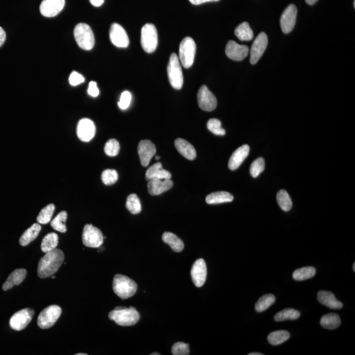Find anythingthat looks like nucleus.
<instances>
[{
	"instance_id": "nucleus-42",
	"label": "nucleus",
	"mask_w": 355,
	"mask_h": 355,
	"mask_svg": "<svg viewBox=\"0 0 355 355\" xmlns=\"http://www.w3.org/2000/svg\"><path fill=\"white\" fill-rule=\"evenodd\" d=\"M119 175L116 170L114 169H107L104 170L102 174L103 183L106 186L113 185L118 181Z\"/></svg>"
},
{
	"instance_id": "nucleus-35",
	"label": "nucleus",
	"mask_w": 355,
	"mask_h": 355,
	"mask_svg": "<svg viewBox=\"0 0 355 355\" xmlns=\"http://www.w3.org/2000/svg\"><path fill=\"white\" fill-rule=\"evenodd\" d=\"M67 219V213L66 211H62L55 219L51 222V226L54 230L60 231V232L65 233L67 231V227L65 225Z\"/></svg>"
},
{
	"instance_id": "nucleus-23",
	"label": "nucleus",
	"mask_w": 355,
	"mask_h": 355,
	"mask_svg": "<svg viewBox=\"0 0 355 355\" xmlns=\"http://www.w3.org/2000/svg\"><path fill=\"white\" fill-rule=\"evenodd\" d=\"M319 302L332 309H340L343 307L342 303L339 302L334 294L330 291H320L318 293Z\"/></svg>"
},
{
	"instance_id": "nucleus-31",
	"label": "nucleus",
	"mask_w": 355,
	"mask_h": 355,
	"mask_svg": "<svg viewBox=\"0 0 355 355\" xmlns=\"http://www.w3.org/2000/svg\"><path fill=\"white\" fill-rule=\"evenodd\" d=\"M59 242V238L55 233H49L42 240L41 249L44 253H46L53 251L57 248Z\"/></svg>"
},
{
	"instance_id": "nucleus-1",
	"label": "nucleus",
	"mask_w": 355,
	"mask_h": 355,
	"mask_svg": "<svg viewBox=\"0 0 355 355\" xmlns=\"http://www.w3.org/2000/svg\"><path fill=\"white\" fill-rule=\"evenodd\" d=\"M64 254L62 250L55 249L45 254L40 260L38 267V275L44 279L51 277L62 266L64 260Z\"/></svg>"
},
{
	"instance_id": "nucleus-14",
	"label": "nucleus",
	"mask_w": 355,
	"mask_h": 355,
	"mask_svg": "<svg viewBox=\"0 0 355 355\" xmlns=\"http://www.w3.org/2000/svg\"><path fill=\"white\" fill-rule=\"evenodd\" d=\"M298 9L293 4L289 5L283 12L280 18V25L282 32L291 33L295 25Z\"/></svg>"
},
{
	"instance_id": "nucleus-53",
	"label": "nucleus",
	"mask_w": 355,
	"mask_h": 355,
	"mask_svg": "<svg viewBox=\"0 0 355 355\" xmlns=\"http://www.w3.org/2000/svg\"><path fill=\"white\" fill-rule=\"evenodd\" d=\"M161 354L157 353V352H155V353H152V355H160Z\"/></svg>"
},
{
	"instance_id": "nucleus-28",
	"label": "nucleus",
	"mask_w": 355,
	"mask_h": 355,
	"mask_svg": "<svg viewBox=\"0 0 355 355\" xmlns=\"http://www.w3.org/2000/svg\"><path fill=\"white\" fill-rule=\"evenodd\" d=\"M233 200V195L226 192L212 193L206 197V203L210 204L228 203Z\"/></svg>"
},
{
	"instance_id": "nucleus-32",
	"label": "nucleus",
	"mask_w": 355,
	"mask_h": 355,
	"mask_svg": "<svg viewBox=\"0 0 355 355\" xmlns=\"http://www.w3.org/2000/svg\"><path fill=\"white\" fill-rule=\"evenodd\" d=\"M290 338V334L285 330H278V331L271 332L269 335L268 341L271 345H278L288 340Z\"/></svg>"
},
{
	"instance_id": "nucleus-5",
	"label": "nucleus",
	"mask_w": 355,
	"mask_h": 355,
	"mask_svg": "<svg viewBox=\"0 0 355 355\" xmlns=\"http://www.w3.org/2000/svg\"><path fill=\"white\" fill-rule=\"evenodd\" d=\"M168 80L176 90H181L184 84V76L181 62L176 53H172L167 67Z\"/></svg>"
},
{
	"instance_id": "nucleus-30",
	"label": "nucleus",
	"mask_w": 355,
	"mask_h": 355,
	"mask_svg": "<svg viewBox=\"0 0 355 355\" xmlns=\"http://www.w3.org/2000/svg\"><path fill=\"white\" fill-rule=\"evenodd\" d=\"M320 324L323 329H336L341 324V319L338 314L336 313L325 314L320 319Z\"/></svg>"
},
{
	"instance_id": "nucleus-34",
	"label": "nucleus",
	"mask_w": 355,
	"mask_h": 355,
	"mask_svg": "<svg viewBox=\"0 0 355 355\" xmlns=\"http://www.w3.org/2000/svg\"><path fill=\"white\" fill-rule=\"evenodd\" d=\"M300 317V312L293 309H285L278 312L275 316L276 322L287 320H295Z\"/></svg>"
},
{
	"instance_id": "nucleus-26",
	"label": "nucleus",
	"mask_w": 355,
	"mask_h": 355,
	"mask_svg": "<svg viewBox=\"0 0 355 355\" xmlns=\"http://www.w3.org/2000/svg\"><path fill=\"white\" fill-rule=\"evenodd\" d=\"M41 229V226L40 225L39 223L33 224L32 226L27 229L23 234L21 235L19 240L20 245L23 247L28 246L38 237Z\"/></svg>"
},
{
	"instance_id": "nucleus-2",
	"label": "nucleus",
	"mask_w": 355,
	"mask_h": 355,
	"mask_svg": "<svg viewBox=\"0 0 355 355\" xmlns=\"http://www.w3.org/2000/svg\"><path fill=\"white\" fill-rule=\"evenodd\" d=\"M140 314L134 307H116L109 314V318L121 327H131L140 320Z\"/></svg>"
},
{
	"instance_id": "nucleus-52",
	"label": "nucleus",
	"mask_w": 355,
	"mask_h": 355,
	"mask_svg": "<svg viewBox=\"0 0 355 355\" xmlns=\"http://www.w3.org/2000/svg\"><path fill=\"white\" fill-rule=\"evenodd\" d=\"M249 355H262V353H260V352H251Z\"/></svg>"
},
{
	"instance_id": "nucleus-18",
	"label": "nucleus",
	"mask_w": 355,
	"mask_h": 355,
	"mask_svg": "<svg viewBox=\"0 0 355 355\" xmlns=\"http://www.w3.org/2000/svg\"><path fill=\"white\" fill-rule=\"evenodd\" d=\"M65 0H43L40 6L41 14L46 17H53L64 8Z\"/></svg>"
},
{
	"instance_id": "nucleus-16",
	"label": "nucleus",
	"mask_w": 355,
	"mask_h": 355,
	"mask_svg": "<svg viewBox=\"0 0 355 355\" xmlns=\"http://www.w3.org/2000/svg\"><path fill=\"white\" fill-rule=\"evenodd\" d=\"M138 152L141 165L147 167L153 157L156 154V147L150 140H141L139 143Z\"/></svg>"
},
{
	"instance_id": "nucleus-3",
	"label": "nucleus",
	"mask_w": 355,
	"mask_h": 355,
	"mask_svg": "<svg viewBox=\"0 0 355 355\" xmlns=\"http://www.w3.org/2000/svg\"><path fill=\"white\" fill-rule=\"evenodd\" d=\"M136 283L127 276L116 275L114 277L113 289L114 293L122 300L133 296L137 291Z\"/></svg>"
},
{
	"instance_id": "nucleus-40",
	"label": "nucleus",
	"mask_w": 355,
	"mask_h": 355,
	"mask_svg": "<svg viewBox=\"0 0 355 355\" xmlns=\"http://www.w3.org/2000/svg\"><path fill=\"white\" fill-rule=\"evenodd\" d=\"M208 129L212 133L217 136H224L226 134L225 130L222 129L221 121L217 119H211L206 125Z\"/></svg>"
},
{
	"instance_id": "nucleus-41",
	"label": "nucleus",
	"mask_w": 355,
	"mask_h": 355,
	"mask_svg": "<svg viewBox=\"0 0 355 355\" xmlns=\"http://www.w3.org/2000/svg\"><path fill=\"white\" fill-rule=\"evenodd\" d=\"M120 151V144L115 139H111L105 143L104 152L107 156L109 157H115Z\"/></svg>"
},
{
	"instance_id": "nucleus-4",
	"label": "nucleus",
	"mask_w": 355,
	"mask_h": 355,
	"mask_svg": "<svg viewBox=\"0 0 355 355\" xmlns=\"http://www.w3.org/2000/svg\"><path fill=\"white\" fill-rule=\"evenodd\" d=\"M76 43L84 50H91L95 44V38L91 27L86 23H79L74 30Z\"/></svg>"
},
{
	"instance_id": "nucleus-17",
	"label": "nucleus",
	"mask_w": 355,
	"mask_h": 355,
	"mask_svg": "<svg viewBox=\"0 0 355 355\" xmlns=\"http://www.w3.org/2000/svg\"><path fill=\"white\" fill-rule=\"evenodd\" d=\"M225 52L227 57L230 60L240 62L248 55L249 49L245 45L238 44L237 42L230 40L226 44Z\"/></svg>"
},
{
	"instance_id": "nucleus-21",
	"label": "nucleus",
	"mask_w": 355,
	"mask_h": 355,
	"mask_svg": "<svg viewBox=\"0 0 355 355\" xmlns=\"http://www.w3.org/2000/svg\"><path fill=\"white\" fill-rule=\"evenodd\" d=\"M249 151H250V147L248 145H242L235 150L231 155L230 160H229L228 168L231 170L238 169L245 159L248 157Z\"/></svg>"
},
{
	"instance_id": "nucleus-13",
	"label": "nucleus",
	"mask_w": 355,
	"mask_h": 355,
	"mask_svg": "<svg viewBox=\"0 0 355 355\" xmlns=\"http://www.w3.org/2000/svg\"><path fill=\"white\" fill-rule=\"evenodd\" d=\"M268 46V37L265 33H260L256 39L254 40L251 49L250 62L255 65L259 61L263 55L267 47Z\"/></svg>"
},
{
	"instance_id": "nucleus-55",
	"label": "nucleus",
	"mask_w": 355,
	"mask_h": 355,
	"mask_svg": "<svg viewBox=\"0 0 355 355\" xmlns=\"http://www.w3.org/2000/svg\"><path fill=\"white\" fill-rule=\"evenodd\" d=\"M77 355H86V354H84V353H78Z\"/></svg>"
},
{
	"instance_id": "nucleus-20",
	"label": "nucleus",
	"mask_w": 355,
	"mask_h": 355,
	"mask_svg": "<svg viewBox=\"0 0 355 355\" xmlns=\"http://www.w3.org/2000/svg\"><path fill=\"white\" fill-rule=\"evenodd\" d=\"M173 185L170 179H153L148 182V192L150 195H159L170 190Z\"/></svg>"
},
{
	"instance_id": "nucleus-36",
	"label": "nucleus",
	"mask_w": 355,
	"mask_h": 355,
	"mask_svg": "<svg viewBox=\"0 0 355 355\" xmlns=\"http://www.w3.org/2000/svg\"><path fill=\"white\" fill-rule=\"evenodd\" d=\"M275 297L273 294H266L258 300L255 304V310L258 312H262L268 309L275 303Z\"/></svg>"
},
{
	"instance_id": "nucleus-29",
	"label": "nucleus",
	"mask_w": 355,
	"mask_h": 355,
	"mask_svg": "<svg viewBox=\"0 0 355 355\" xmlns=\"http://www.w3.org/2000/svg\"><path fill=\"white\" fill-rule=\"evenodd\" d=\"M235 35L242 41H250L254 37L253 31L248 22H244L235 29Z\"/></svg>"
},
{
	"instance_id": "nucleus-47",
	"label": "nucleus",
	"mask_w": 355,
	"mask_h": 355,
	"mask_svg": "<svg viewBox=\"0 0 355 355\" xmlns=\"http://www.w3.org/2000/svg\"><path fill=\"white\" fill-rule=\"evenodd\" d=\"M87 94L92 97H98L99 94H100V91H99L97 83L94 82V81H91L90 82L88 89H87Z\"/></svg>"
},
{
	"instance_id": "nucleus-6",
	"label": "nucleus",
	"mask_w": 355,
	"mask_h": 355,
	"mask_svg": "<svg viewBox=\"0 0 355 355\" xmlns=\"http://www.w3.org/2000/svg\"><path fill=\"white\" fill-rule=\"evenodd\" d=\"M196 44L191 37L184 38L180 44L179 58L181 64L185 69L190 68L194 64Z\"/></svg>"
},
{
	"instance_id": "nucleus-11",
	"label": "nucleus",
	"mask_w": 355,
	"mask_h": 355,
	"mask_svg": "<svg viewBox=\"0 0 355 355\" xmlns=\"http://www.w3.org/2000/svg\"><path fill=\"white\" fill-rule=\"evenodd\" d=\"M197 102L199 107L205 111H212L217 106V98L205 85L202 86L199 90Z\"/></svg>"
},
{
	"instance_id": "nucleus-46",
	"label": "nucleus",
	"mask_w": 355,
	"mask_h": 355,
	"mask_svg": "<svg viewBox=\"0 0 355 355\" xmlns=\"http://www.w3.org/2000/svg\"><path fill=\"white\" fill-rule=\"evenodd\" d=\"M84 76L77 72L73 71L69 76V83L71 86H76L84 82Z\"/></svg>"
},
{
	"instance_id": "nucleus-15",
	"label": "nucleus",
	"mask_w": 355,
	"mask_h": 355,
	"mask_svg": "<svg viewBox=\"0 0 355 355\" xmlns=\"http://www.w3.org/2000/svg\"><path fill=\"white\" fill-rule=\"evenodd\" d=\"M96 126L89 119H82L78 122L76 134L81 141L88 142L94 138L96 134Z\"/></svg>"
},
{
	"instance_id": "nucleus-54",
	"label": "nucleus",
	"mask_w": 355,
	"mask_h": 355,
	"mask_svg": "<svg viewBox=\"0 0 355 355\" xmlns=\"http://www.w3.org/2000/svg\"><path fill=\"white\" fill-rule=\"evenodd\" d=\"M159 159H160V157H159V156H157V157H156V160H159Z\"/></svg>"
},
{
	"instance_id": "nucleus-49",
	"label": "nucleus",
	"mask_w": 355,
	"mask_h": 355,
	"mask_svg": "<svg viewBox=\"0 0 355 355\" xmlns=\"http://www.w3.org/2000/svg\"><path fill=\"white\" fill-rule=\"evenodd\" d=\"M6 39V34L5 31L0 26V47L3 46Z\"/></svg>"
},
{
	"instance_id": "nucleus-39",
	"label": "nucleus",
	"mask_w": 355,
	"mask_h": 355,
	"mask_svg": "<svg viewBox=\"0 0 355 355\" xmlns=\"http://www.w3.org/2000/svg\"><path fill=\"white\" fill-rule=\"evenodd\" d=\"M277 201L280 208L283 211H286V212L290 211L292 205H293L290 196H289L288 193L284 190H282L278 192Z\"/></svg>"
},
{
	"instance_id": "nucleus-33",
	"label": "nucleus",
	"mask_w": 355,
	"mask_h": 355,
	"mask_svg": "<svg viewBox=\"0 0 355 355\" xmlns=\"http://www.w3.org/2000/svg\"><path fill=\"white\" fill-rule=\"evenodd\" d=\"M316 269L312 267H303L294 271L293 278L294 280L303 281L310 279L316 275Z\"/></svg>"
},
{
	"instance_id": "nucleus-45",
	"label": "nucleus",
	"mask_w": 355,
	"mask_h": 355,
	"mask_svg": "<svg viewBox=\"0 0 355 355\" xmlns=\"http://www.w3.org/2000/svg\"><path fill=\"white\" fill-rule=\"evenodd\" d=\"M132 101V94L129 91L123 92L121 94L120 101L118 103L119 108L122 110L127 109Z\"/></svg>"
},
{
	"instance_id": "nucleus-56",
	"label": "nucleus",
	"mask_w": 355,
	"mask_h": 355,
	"mask_svg": "<svg viewBox=\"0 0 355 355\" xmlns=\"http://www.w3.org/2000/svg\"><path fill=\"white\" fill-rule=\"evenodd\" d=\"M353 271H355V263L353 264Z\"/></svg>"
},
{
	"instance_id": "nucleus-50",
	"label": "nucleus",
	"mask_w": 355,
	"mask_h": 355,
	"mask_svg": "<svg viewBox=\"0 0 355 355\" xmlns=\"http://www.w3.org/2000/svg\"><path fill=\"white\" fill-rule=\"evenodd\" d=\"M92 6L100 7L104 3V0H90Z\"/></svg>"
},
{
	"instance_id": "nucleus-44",
	"label": "nucleus",
	"mask_w": 355,
	"mask_h": 355,
	"mask_svg": "<svg viewBox=\"0 0 355 355\" xmlns=\"http://www.w3.org/2000/svg\"><path fill=\"white\" fill-rule=\"evenodd\" d=\"M172 353L174 355H188L190 354L189 345L183 342L175 343L172 347Z\"/></svg>"
},
{
	"instance_id": "nucleus-27",
	"label": "nucleus",
	"mask_w": 355,
	"mask_h": 355,
	"mask_svg": "<svg viewBox=\"0 0 355 355\" xmlns=\"http://www.w3.org/2000/svg\"><path fill=\"white\" fill-rule=\"evenodd\" d=\"M162 239L175 252H181L184 248V242L174 233L167 231V232L163 233Z\"/></svg>"
},
{
	"instance_id": "nucleus-48",
	"label": "nucleus",
	"mask_w": 355,
	"mask_h": 355,
	"mask_svg": "<svg viewBox=\"0 0 355 355\" xmlns=\"http://www.w3.org/2000/svg\"><path fill=\"white\" fill-rule=\"evenodd\" d=\"M189 1L190 2L191 4H194V5L198 6L206 3V2H218L219 0H189Z\"/></svg>"
},
{
	"instance_id": "nucleus-19",
	"label": "nucleus",
	"mask_w": 355,
	"mask_h": 355,
	"mask_svg": "<svg viewBox=\"0 0 355 355\" xmlns=\"http://www.w3.org/2000/svg\"><path fill=\"white\" fill-rule=\"evenodd\" d=\"M206 265L205 262L202 258L197 260L193 264L191 276L192 281L195 286L201 287L203 286L206 279Z\"/></svg>"
},
{
	"instance_id": "nucleus-51",
	"label": "nucleus",
	"mask_w": 355,
	"mask_h": 355,
	"mask_svg": "<svg viewBox=\"0 0 355 355\" xmlns=\"http://www.w3.org/2000/svg\"><path fill=\"white\" fill-rule=\"evenodd\" d=\"M306 1L307 4H309V5H314V4H316V2H318V0H305Z\"/></svg>"
},
{
	"instance_id": "nucleus-37",
	"label": "nucleus",
	"mask_w": 355,
	"mask_h": 355,
	"mask_svg": "<svg viewBox=\"0 0 355 355\" xmlns=\"http://www.w3.org/2000/svg\"><path fill=\"white\" fill-rule=\"evenodd\" d=\"M55 209V205L52 203L49 204L48 205L42 209L37 217L38 223L40 224L49 223L51 221V218H52Z\"/></svg>"
},
{
	"instance_id": "nucleus-25",
	"label": "nucleus",
	"mask_w": 355,
	"mask_h": 355,
	"mask_svg": "<svg viewBox=\"0 0 355 355\" xmlns=\"http://www.w3.org/2000/svg\"><path fill=\"white\" fill-rule=\"evenodd\" d=\"M145 177L147 181L153 179H170L172 175L168 170L163 169L161 163H157L148 168Z\"/></svg>"
},
{
	"instance_id": "nucleus-24",
	"label": "nucleus",
	"mask_w": 355,
	"mask_h": 355,
	"mask_svg": "<svg viewBox=\"0 0 355 355\" xmlns=\"http://www.w3.org/2000/svg\"><path fill=\"white\" fill-rule=\"evenodd\" d=\"M26 271L25 269H16L11 274L7 279L6 282L3 285L4 291H8L12 288L14 285L21 284L26 276Z\"/></svg>"
},
{
	"instance_id": "nucleus-9",
	"label": "nucleus",
	"mask_w": 355,
	"mask_h": 355,
	"mask_svg": "<svg viewBox=\"0 0 355 355\" xmlns=\"http://www.w3.org/2000/svg\"><path fill=\"white\" fill-rule=\"evenodd\" d=\"M104 237L100 229L86 224L83 229L82 242L87 248H98L102 246Z\"/></svg>"
},
{
	"instance_id": "nucleus-22",
	"label": "nucleus",
	"mask_w": 355,
	"mask_h": 355,
	"mask_svg": "<svg viewBox=\"0 0 355 355\" xmlns=\"http://www.w3.org/2000/svg\"><path fill=\"white\" fill-rule=\"evenodd\" d=\"M174 145L178 152L188 160H194L196 157V151L194 146L188 141L182 138H178L174 141Z\"/></svg>"
},
{
	"instance_id": "nucleus-8",
	"label": "nucleus",
	"mask_w": 355,
	"mask_h": 355,
	"mask_svg": "<svg viewBox=\"0 0 355 355\" xmlns=\"http://www.w3.org/2000/svg\"><path fill=\"white\" fill-rule=\"evenodd\" d=\"M62 308L58 305H50L40 312L38 318V327L42 329L52 327L62 314Z\"/></svg>"
},
{
	"instance_id": "nucleus-7",
	"label": "nucleus",
	"mask_w": 355,
	"mask_h": 355,
	"mask_svg": "<svg viewBox=\"0 0 355 355\" xmlns=\"http://www.w3.org/2000/svg\"><path fill=\"white\" fill-rule=\"evenodd\" d=\"M141 45L146 53L156 51L158 45V35L156 27L151 23L145 24L141 31Z\"/></svg>"
},
{
	"instance_id": "nucleus-12",
	"label": "nucleus",
	"mask_w": 355,
	"mask_h": 355,
	"mask_svg": "<svg viewBox=\"0 0 355 355\" xmlns=\"http://www.w3.org/2000/svg\"><path fill=\"white\" fill-rule=\"evenodd\" d=\"M110 40L112 44L118 48H127L129 45V38L124 28L118 23H113L110 28Z\"/></svg>"
},
{
	"instance_id": "nucleus-43",
	"label": "nucleus",
	"mask_w": 355,
	"mask_h": 355,
	"mask_svg": "<svg viewBox=\"0 0 355 355\" xmlns=\"http://www.w3.org/2000/svg\"><path fill=\"white\" fill-rule=\"evenodd\" d=\"M265 167L264 159L259 157L254 161L250 167V174L253 178L259 176L260 173L264 171Z\"/></svg>"
},
{
	"instance_id": "nucleus-38",
	"label": "nucleus",
	"mask_w": 355,
	"mask_h": 355,
	"mask_svg": "<svg viewBox=\"0 0 355 355\" xmlns=\"http://www.w3.org/2000/svg\"><path fill=\"white\" fill-rule=\"evenodd\" d=\"M126 206L132 214H139L141 211V204L138 195L135 194H130L128 197Z\"/></svg>"
},
{
	"instance_id": "nucleus-10",
	"label": "nucleus",
	"mask_w": 355,
	"mask_h": 355,
	"mask_svg": "<svg viewBox=\"0 0 355 355\" xmlns=\"http://www.w3.org/2000/svg\"><path fill=\"white\" fill-rule=\"evenodd\" d=\"M35 314V311L30 308H26L13 314L10 319V325L13 330L21 331L30 323Z\"/></svg>"
}]
</instances>
